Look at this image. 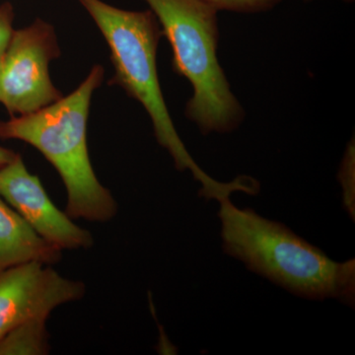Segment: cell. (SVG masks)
<instances>
[{
  "mask_svg": "<svg viewBox=\"0 0 355 355\" xmlns=\"http://www.w3.org/2000/svg\"><path fill=\"white\" fill-rule=\"evenodd\" d=\"M218 202L224 253L297 297L335 299L354 308V259L331 260L284 223L240 209L230 198Z\"/></svg>",
  "mask_w": 355,
  "mask_h": 355,
  "instance_id": "6da1fadb",
  "label": "cell"
},
{
  "mask_svg": "<svg viewBox=\"0 0 355 355\" xmlns=\"http://www.w3.org/2000/svg\"><path fill=\"white\" fill-rule=\"evenodd\" d=\"M78 1L108 44L114 69L109 84L121 86L146 109L158 144L171 155L177 170L190 172L200 184V197L219 202L246 190L241 176L222 183L203 171L177 132L159 83L156 55L163 34L153 11L125 10L102 0Z\"/></svg>",
  "mask_w": 355,
  "mask_h": 355,
  "instance_id": "7a4b0ae2",
  "label": "cell"
},
{
  "mask_svg": "<svg viewBox=\"0 0 355 355\" xmlns=\"http://www.w3.org/2000/svg\"><path fill=\"white\" fill-rule=\"evenodd\" d=\"M104 73L101 65L96 64L67 97L34 113L0 121V139L30 144L57 170L67 193L65 212L72 219L107 222L118 211L111 191L96 176L87 146L91 99Z\"/></svg>",
  "mask_w": 355,
  "mask_h": 355,
  "instance_id": "3957f363",
  "label": "cell"
},
{
  "mask_svg": "<svg viewBox=\"0 0 355 355\" xmlns=\"http://www.w3.org/2000/svg\"><path fill=\"white\" fill-rule=\"evenodd\" d=\"M144 1L171 44L173 70L193 87L184 116L203 135L239 128L246 114L217 57L218 10L200 0Z\"/></svg>",
  "mask_w": 355,
  "mask_h": 355,
  "instance_id": "277c9868",
  "label": "cell"
},
{
  "mask_svg": "<svg viewBox=\"0 0 355 355\" xmlns=\"http://www.w3.org/2000/svg\"><path fill=\"white\" fill-rule=\"evenodd\" d=\"M60 55L55 29L43 20L13 32L0 60V102L11 116L34 113L62 97L49 69Z\"/></svg>",
  "mask_w": 355,
  "mask_h": 355,
  "instance_id": "5b68a950",
  "label": "cell"
},
{
  "mask_svg": "<svg viewBox=\"0 0 355 355\" xmlns=\"http://www.w3.org/2000/svg\"><path fill=\"white\" fill-rule=\"evenodd\" d=\"M84 293L83 282L62 277L50 265L27 263L0 270V338L26 322L48 319L58 306Z\"/></svg>",
  "mask_w": 355,
  "mask_h": 355,
  "instance_id": "8992f818",
  "label": "cell"
},
{
  "mask_svg": "<svg viewBox=\"0 0 355 355\" xmlns=\"http://www.w3.org/2000/svg\"><path fill=\"white\" fill-rule=\"evenodd\" d=\"M0 196L60 251L90 249L94 244L88 230L76 225L67 212L53 205L39 178L29 172L19 154L0 168Z\"/></svg>",
  "mask_w": 355,
  "mask_h": 355,
  "instance_id": "52a82bcc",
  "label": "cell"
},
{
  "mask_svg": "<svg viewBox=\"0 0 355 355\" xmlns=\"http://www.w3.org/2000/svg\"><path fill=\"white\" fill-rule=\"evenodd\" d=\"M62 251L46 241L0 196V270L27 263L55 265Z\"/></svg>",
  "mask_w": 355,
  "mask_h": 355,
  "instance_id": "ba28073f",
  "label": "cell"
},
{
  "mask_svg": "<svg viewBox=\"0 0 355 355\" xmlns=\"http://www.w3.org/2000/svg\"><path fill=\"white\" fill-rule=\"evenodd\" d=\"M46 318L21 324L0 338V355H44L50 352Z\"/></svg>",
  "mask_w": 355,
  "mask_h": 355,
  "instance_id": "9c48e42d",
  "label": "cell"
},
{
  "mask_svg": "<svg viewBox=\"0 0 355 355\" xmlns=\"http://www.w3.org/2000/svg\"><path fill=\"white\" fill-rule=\"evenodd\" d=\"M338 179L343 189V202L345 209L354 220L355 217V144L350 140L345 151Z\"/></svg>",
  "mask_w": 355,
  "mask_h": 355,
  "instance_id": "30bf717a",
  "label": "cell"
},
{
  "mask_svg": "<svg viewBox=\"0 0 355 355\" xmlns=\"http://www.w3.org/2000/svg\"><path fill=\"white\" fill-rule=\"evenodd\" d=\"M218 11L256 14L272 10L282 3V0H200Z\"/></svg>",
  "mask_w": 355,
  "mask_h": 355,
  "instance_id": "8fae6325",
  "label": "cell"
},
{
  "mask_svg": "<svg viewBox=\"0 0 355 355\" xmlns=\"http://www.w3.org/2000/svg\"><path fill=\"white\" fill-rule=\"evenodd\" d=\"M14 11L13 7L9 2L0 6V60L6 51L13 30Z\"/></svg>",
  "mask_w": 355,
  "mask_h": 355,
  "instance_id": "7c38bea8",
  "label": "cell"
},
{
  "mask_svg": "<svg viewBox=\"0 0 355 355\" xmlns=\"http://www.w3.org/2000/svg\"><path fill=\"white\" fill-rule=\"evenodd\" d=\"M18 154L10 150V149L4 148L0 146V168L4 167L6 164L13 160Z\"/></svg>",
  "mask_w": 355,
  "mask_h": 355,
  "instance_id": "4fadbf2b",
  "label": "cell"
},
{
  "mask_svg": "<svg viewBox=\"0 0 355 355\" xmlns=\"http://www.w3.org/2000/svg\"><path fill=\"white\" fill-rule=\"evenodd\" d=\"M304 1H313V0H304ZM343 2H347V3H352L354 2V0H343Z\"/></svg>",
  "mask_w": 355,
  "mask_h": 355,
  "instance_id": "5bb4252c",
  "label": "cell"
}]
</instances>
